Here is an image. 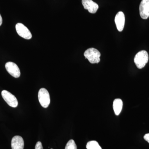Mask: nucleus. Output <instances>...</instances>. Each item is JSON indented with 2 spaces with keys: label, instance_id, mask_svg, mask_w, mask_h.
Segmentation results:
<instances>
[{
  "label": "nucleus",
  "instance_id": "9d476101",
  "mask_svg": "<svg viewBox=\"0 0 149 149\" xmlns=\"http://www.w3.org/2000/svg\"><path fill=\"white\" fill-rule=\"evenodd\" d=\"M24 147V140L21 136H15L12 139V149H23Z\"/></svg>",
  "mask_w": 149,
  "mask_h": 149
},
{
  "label": "nucleus",
  "instance_id": "f8f14e48",
  "mask_svg": "<svg viewBox=\"0 0 149 149\" xmlns=\"http://www.w3.org/2000/svg\"><path fill=\"white\" fill-rule=\"evenodd\" d=\"M87 149H102L101 147L96 141H91L88 142L86 145Z\"/></svg>",
  "mask_w": 149,
  "mask_h": 149
},
{
  "label": "nucleus",
  "instance_id": "4468645a",
  "mask_svg": "<svg viewBox=\"0 0 149 149\" xmlns=\"http://www.w3.org/2000/svg\"><path fill=\"white\" fill-rule=\"evenodd\" d=\"M35 149H43L42 143L40 141H38L35 145Z\"/></svg>",
  "mask_w": 149,
  "mask_h": 149
},
{
  "label": "nucleus",
  "instance_id": "f3484780",
  "mask_svg": "<svg viewBox=\"0 0 149 149\" xmlns=\"http://www.w3.org/2000/svg\"></svg>",
  "mask_w": 149,
  "mask_h": 149
},
{
  "label": "nucleus",
  "instance_id": "7ed1b4c3",
  "mask_svg": "<svg viewBox=\"0 0 149 149\" xmlns=\"http://www.w3.org/2000/svg\"><path fill=\"white\" fill-rule=\"evenodd\" d=\"M38 99L43 107L47 108L50 103V97L49 92L45 88L40 89L38 93Z\"/></svg>",
  "mask_w": 149,
  "mask_h": 149
},
{
  "label": "nucleus",
  "instance_id": "f03ea898",
  "mask_svg": "<svg viewBox=\"0 0 149 149\" xmlns=\"http://www.w3.org/2000/svg\"><path fill=\"white\" fill-rule=\"evenodd\" d=\"M85 58L92 64L98 63L100 61V53L97 49L91 48L85 51L84 54Z\"/></svg>",
  "mask_w": 149,
  "mask_h": 149
},
{
  "label": "nucleus",
  "instance_id": "f257e3e1",
  "mask_svg": "<svg viewBox=\"0 0 149 149\" xmlns=\"http://www.w3.org/2000/svg\"><path fill=\"white\" fill-rule=\"evenodd\" d=\"M148 54L146 51L143 50L136 54L134 61L136 66L139 69L143 68L148 61Z\"/></svg>",
  "mask_w": 149,
  "mask_h": 149
},
{
  "label": "nucleus",
  "instance_id": "dca6fc26",
  "mask_svg": "<svg viewBox=\"0 0 149 149\" xmlns=\"http://www.w3.org/2000/svg\"><path fill=\"white\" fill-rule=\"evenodd\" d=\"M2 17L1 16V15L0 14V26H1V25L2 24Z\"/></svg>",
  "mask_w": 149,
  "mask_h": 149
},
{
  "label": "nucleus",
  "instance_id": "6e6552de",
  "mask_svg": "<svg viewBox=\"0 0 149 149\" xmlns=\"http://www.w3.org/2000/svg\"><path fill=\"white\" fill-rule=\"evenodd\" d=\"M82 4L85 10H88L91 13H95L98 9L97 4L94 2L92 0H82Z\"/></svg>",
  "mask_w": 149,
  "mask_h": 149
},
{
  "label": "nucleus",
  "instance_id": "9b49d317",
  "mask_svg": "<svg viewBox=\"0 0 149 149\" xmlns=\"http://www.w3.org/2000/svg\"><path fill=\"white\" fill-rule=\"evenodd\" d=\"M123 105V103L121 99H116L114 100L113 107L115 113L116 115L118 116L120 114L122 111Z\"/></svg>",
  "mask_w": 149,
  "mask_h": 149
},
{
  "label": "nucleus",
  "instance_id": "0eeeda50",
  "mask_svg": "<svg viewBox=\"0 0 149 149\" xmlns=\"http://www.w3.org/2000/svg\"><path fill=\"white\" fill-rule=\"evenodd\" d=\"M141 18L147 19L149 17V0H142L139 7Z\"/></svg>",
  "mask_w": 149,
  "mask_h": 149
},
{
  "label": "nucleus",
  "instance_id": "423d86ee",
  "mask_svg": "<svg viewBox=\"0 0 149 149\" xmlns=\"http://www.w3.org/2000/svg\"><path fill=\"white\" fill-rule=\"evenodd\" d=\"M6 69L8 72L15 78H18L20 75V70L15 63L8 62L5 65Z\"/></svg>",
  "mask_w": 149,
  "mask_h": 149
},
{
  "label": "nucleus",
  "instance_id": "1a4fd4ad",
  "mask_svg": "<svg viewBox=\"0 0 149 149\" xmlns=\"http://www.w3.org/2000/svg\"><path fill=\"white\" fill-rule=\"evenodd\" d=\"M125 15L122 12H119L116 15L115 18V22L117 29L119 32H122L125 25Z\"/></svg>",
  "mask_w": 149,
  "mask_h": 149
},
{
  "label": "nucleus",
  "instance_id": "2eb2a0df",
  "mask_svg": "<svg viewBox=\"0 0 149 149\" xmlns=\"http://www.w3.org/2000/svg\"><path fill=\"white\" fill-rule=\"evenodd\" d=\"M144 139L149 143V133H147L144 136Z\"/></svg>",
  "mask_w": 149,
  "mask_h": 149
},
{
  "label": "nucleus",
  "instance_id": "39448f33",
  "mask_svg": "<svg viewBox=\"0 0 149 149\" xmlns=\"http://www.w3.org/2000/svg\"><path fill=\"white\" fill-rule=\"evenodd\" d=\"M15 28L17 34L20 37L26 40H30L32 38V35L31 32L24 24L18 23L16 24Z\"/></svg>",
  "mask_w": 149,
  "mask_h": 149
},
{
  "label": "nucleus",
  "instance_id": "20e7f679",
  "mask_svg": "<svg viewBox=\"0 0 149 149\" xmlns=\"http://www.w3.org/2000/svg\"><path fill=\"white\" fill-rule=\"evenodd\" d=\"M1 95L6 102L9 106L15 108L18 105V101L15 96L8 91L4 90L2 91Z\"/></svg>",
  "mask_w": 149,
  "mask_h": 149
},
{
  "label": "nucleus",
  "instance_id": "ddd939ff",
  "mask_svg": "<svg viewBox=\"0 0 149 149\" xmlns=\"http://www.w3.org/2000/svg\"><path fill=\"white\" fill-rule=\"evenodd\" d=\"M65 149H77V146L74 140H70L68 142Z\"/></svg>",
  "mask_w": 149,
  "mask_h": 149
}]
</instances>
